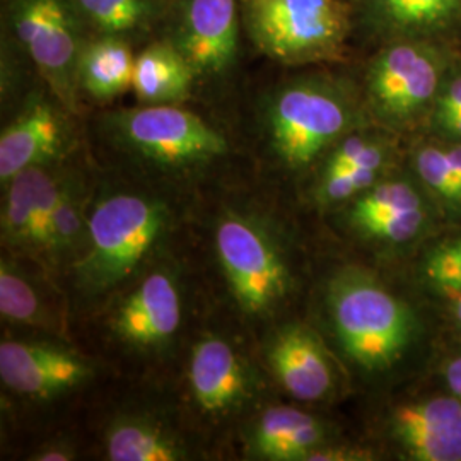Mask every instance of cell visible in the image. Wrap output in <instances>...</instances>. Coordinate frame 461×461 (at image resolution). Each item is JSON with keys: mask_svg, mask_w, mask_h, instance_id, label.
<instances>
[{"mask_svg": "<svg viewBox=\"0 0 461 461\" xmlns=\"http://www.w3.org/2000/svg\"><path fill=\"white\" fill-rule=\"evenodd\" d=\"M327 310L347 357L369 373L393 367L415 337L412 310L361 268L347 267L330 279Z\"/></svg>", "mask_w": 461, "mask_h": 461, "instance_id": "cell-2", "label": "cell"}, {"mask_svg": "<svg viewBox=\"0 0 461 461\" xmlns=\"http://www.w3.org/2000/svg\"><path fill=\"white\" fill-rule=\"evenodd\" d=\"M66 178L53 165L33 166L4 185L7 188L2 207L5 247L41 255L50 215Z\"/></svg>", "mask_w": 461, "mask_h": 461, "instance_id": "cell-15", "label": "cell"}, {"mask_svg": "<svg viewBox=\"0 0 461 461\" xmlns=\"http://www.w3.org/2000/svg\"><path fill=\"white\" fill-rule=\"evenodd\" d=\"M413 169L424 188L439 203L461 211V142L415 149Z\"/></svg>", "mask_w": 461, "mask_h": 461, "instance_id": "cell-24", "label": "cell"}, {"mask_svg": "<svg viewBox=\"0 0 461 461\" xmlns=\"http://www.w3.org/2000/svg\"><path fill=\"white\" fill-rule=\"evenodd\" d=\"M9 21L51 95L76 113L84 23L72 0H13Z\"/></svg>", "mask_w": 461, "mask_h": 461, "instance_id": "cell-8", "label": "cell"}, {"mask_svg": "<svg viewBox=\"0 0 461 461\" xmlns=\"http://www.w3.org/2000/svg\"><path fill=\"white\" fill-rule=\"evenodd\" d=\"M118 144L166 169H195L228 154V140L203 118L178 104H142L110 118Z\"/></svg>", "mask_w": 461, "mask_h": 461, "instance_id": "cell-5", "label": "cell"}, {"mask_svg": "<svg viewBox=\"0 0 461 461\" xmlns=\"http://www.w3.org/2000/svg\"><path fill=\"white\" fill-rule=\"evenodd\" d=\"M0 313L17 325H49V314L36 287L7 260L0 265Z\"/></svg>", "mask_w": 461, "mask_h": 461, "instance_id": "cell-26", "label": "cell"}, {"mask_svg": "<svg viewBox=\"0 0 461 461\" xmlns=\"http://www.w3.org/2000/svg\"><path fill=\"white\" fill-rule=\"evenodd\" d=\"M66 106L57 98L33 95L0 135V182L33 166L53 165L72 146L74 131Z\"/></svg>", "mask_w": 461, "mask_h": 461, "instance_id": "cell-11", "label": "cell"}, {"mask_svg": "<svg viewBox=\"0 0 461 461\" xmlns=\"http://www.w3.org/2000/svg\"><path fill=\"white\" fill-rule=\"evenodd\" d=\"M350 202L347 222L363 238L376 243H411L428 224L424 197L412 183L402 178H381Z\"/></svg>", "mask_w": 461, "mask_h": 461, "instance_id": "cell-14", "label": "cell"}, {"mask_svg": "<svg viewBox=\"0 0 461 461\" xmlns=\"http://www.w3.org/2000/svg\"><path fill=\"white\" fill-rule=\"evenodd\" d=\"M422 274L430 285L449 294L461 291V240H453L429 251Z\"/></svg>", "mask_w": 461, "mask_h": 461, "instance_id": "cell-28", "label": "cell"}, {"mask_svg": "<svg viewBox=\"0 0 461 461\" xmlns=\"http://www.w3.org/2000/svg\"><path fill=\"white\" fill-rule=\"evenodd\" d=\"M106 458L112 461H180L190 456L182 438L148 417H122L104 436Z\"/></svg>", "mask_w": 461, "mask_h": 461, "instance_id": "cell-21", "label": "cell"}, {"mask_svg": "<svg viewBox=\"0 0 461 461\" xmlns=\"http://www.w3.org/2000/svg\"><path fill=\"white\" fill-rule=\"evenodd\" d=\"M238 0H180L169 43L180 50L198 77L230 70L238 55Z\"/></svg>", "mask_w": 461, "mask_h": 461, "instance_id": "cell-10", "label": "cell"}, {"mask_svg": "<svg viewBox=\"0 0 461 461\" xmlns=\"http://www.w3.org/2000/svg\"><path fill=\"white\" fill-rule=\"evenodd\" d=\"M86 205L83 180L76 175H67L50 215L47 238L41 249V255L49 258L50 264L76 260V253L79 255L83 249L89 215Z\"/></svg>", "mask_w": 461, "mask_h": 461, "instance_id": "cell-23", "label": "cell"}, {"mask_svg": "<svg viewBox=\"0 0 461 461\" xmlns=\"http://www.w3.org/2000/svg\"><path fill=\"white\" fill-rule=\"evenodd\" d=\"M182 318L178 282L171 272L156 270L123 297L110 325L122 344L139 352H156L175 339Z\"/></svg>", "mask_w": 461, "mask_h": 461, "instance_id": "cell-12", "label": "cell"}, {"mask_svg": "<svg viewBox=\"0 0 461 461\" xmlns=\"http://www.w3.org/2000/svg\"><path fill=\"white\" fill-rule=\"evenodd\" d=\"M329 443L325 422L287 405L268 407L247 432L248 453L268 461H306L318 446Z\"/></svg>", "mask_w": 461, "mask_h": 461, "instance_id": "cell-18", "label": "cell"}, {"mask_svg": "<svg viewBox=\"0 0 461 461\" xmlns=\"http://www.w3.org/2000/svg\"><path fill=\"white\" fill-rule=\"evenodd\" d=\"M274 378L296 400L320 402L335 388V369L329 352L313 330L304 325L280 329L267 348Z\"/></svg>", "mask_w": 461, "mask_h": 461, "instance_id": "cell-17", "label": "cell"}, {"mask_svg": "<svg viewBox=\"0 0 461 461\" xmlns=\"http://www.w3.org/2000/svg\"><path fill=\"white\" fill-rule=\"evenodd\" d=\"M429 122L447 142H461V68L446 72L429 110Z\"/></svg>", "mask_w": 461, "mask_h": 461, "instance_id": "cell-27", "label": "cell"}, {"mask_svg": "<svg viewBox=\"0 0 461 461\" xmlns=\"http://www.w3.org/2000/svg\"><path fill=\"white\" fill-rule=\"evenodd\" d=\"M169 219L165 202L146 194L116 192L99 198L74 260L77 289L84 296H103L129 279L163 240Z\"/></svg>", "mask_w": 461, "mask_h": 461, "instance_id": "cell-1", "label": "cell"}, {"mask_svg": "<svg viewBox=\"0 0 461 461\" xmlns=\"http://www.w3.org/2000/svg\"><path fill=\"white\" fill-rule=\"evenodd\" d=\"M443 376H445L446 386H447L449 393L461 400V354L455 356L451 361H447Z\"/></svg>", "mask_w": 461, "mask_h": 461, "instance_id": "cell-31", "label": "cell"}, {"mask_svg": "<svg viewBox=\"0 0 461 461\" xmlns=\"http://www.w3.org/2000/svg\"><path fill=\"white\" fill-rule=\"evenodd\" d=\"M135 55L118 36L84 41L77 62L79 89L98 101H110L132 87Z\"/></svg>", "mask_w": 461, "mask_h": 461, "instance_id": "cell-20", "label": "cell"}, {"mask_svg": "<svg viewBox=\"0 0 461 461\" xmlns=\"http://www.w3.org/2000/svg\"><path fill=\"white\" fill-rule=\"evenodd\" d=\"M215 251L230 294L248 314L272 313L291 293L279 245L255 219L224 215L215 230Z\"/></svg>", "mask_w": 461, "mask_h": 461, "instance_id": "cell-6", "label": "cell"}, {"mask_svg": "<svg viewBox=\"0 0 461 461\" xmlns=\"http://www.w3.org/2000/svg\"><path fill=\"white\" fill-rule=\"evenodd\" d=\"M76 458V453L66 443H50L33 455L36 461H68Z\"/></svg>", "mask_w": 461, "mask_h": 461, "instance_id": "cell-30", "label": "cell"}, {"mask_svg": "<svg viewBox=\"0 0 461 461\" xmlns=\"http://www.w3.org/2000/svg\"><path fill=\"white\" fill-rule=\"evenodd\" d=\"M379 24L400 40H430L461 23V0H367Z\"/></svg>", "mask_w": 461, "mask_h": 461, "instance_id": "cell-22", "label": "cell"}, {"mask_svg": "<svg viewBox=\"0 0 461 461\" xmlns=\"http://www.w3.org/2000/svg\"><path fill=\"white\" fill-rule=\"evenodd\" d=\"M455 306H453V312H455V318L458 320V323L461 325V291L458 294H455Z\"/></svg>", "mask_w": 461, "mask_h": 461, "instance_id": "cell-32", "label": "cell"}, {"mask_svg": "<svg viewBox=\"0 0 461 461\" xmlns=\"http://www.w3.org/2000/svg\"><path fill=\"white\" fill-rule=\"evenodd\" d=\"M188 383L198 407L212 417L240 412L255 395V379L241 354L221 337H203L192 348Z\"/></svg>", "mask_w": 461, "mask_h": 461, "instance_id": "cell-13", "label": "cell"}, {"mask_svg": "<svg viewBox=\"0 0 461 461\" xmlns=\"http://www.w3.org/2000/svg\"><path fill=\"white\" fill-rule=\"evenodd\" d=\"M361 108L342 84L299 77L276 91L267 106L265 132L274 158L289 171H304L354 131Z\"/></svg>", "mask_w": 461, "mask_h": 461, "instance_id": "cell-3", "label": "cell"}, {"mask_svg": "<svg viewBox=\"0 0 461 461\" xmlns=\"http://www.w3.org/2000/svg\"><path fill=\"white\" fill-rule=\"evenodd\" d=\"M76 11L98 36H132L158 14L154 0H72Z\"/></svg>", "mask_w": 461, "mask_h": 461, "instance_id": "cell-25", "label": "cell"}, {"mask_svg": "<svg viewBox=\"0 0 461 461\" xmlns=\"http://www.w3.org/2000/svg\"><path fill=\"white\" fill-rule=\"evenodd\" d=\"M95 366L70 347L43 340H4L0 344V378L16 395L51 400L84 386Z\"/></svg>", "mask_w": 461, "mask_h": 461, "instance_id": "cell-9", "label": "cell"}, {"mask_svg": "<svg viewBox=\"0 0 461 461\" xmlns=\"http://www.w3.org/2000/svg\"><path fill=\"white\" fill-rule=\"evenodd\" d=\"M249 40L280 64L337 59L350 32L342 0H240Z\"/></svg>", "mask_w": 461, "mask_h": 461, "instance_id": "cell-4", "label": "cell"}, {"mask_svg": "<svg viewBox=\"0 0 461 461\" xmlns=\"http://www.w3.org/2000/svg\"><path fill=\"white\" fill-rule=\"evenodd\" d=\"M373 453L354 446H333L330 443L318 446L306 461H363L371 460Z\"/></svg>", "mask_w": 461, "mask_h": 461, "instance_id": "cell-29", "label": "cell"}, {"mask_svg": "<svg viewBox=\"0 0 461 461\" xmlns=\"http://www.w3.org/2000/svg\"><path fill=\"white\" fill-rule=\"evenodd\" d=\"M429 40H398L379 51L366 76L367 103L390 127L405 129L429 110L445 79V53Z\"/></svg>", "mask_w": 461, "mask_h": 461, "instance_id": "cell-7", "label": "cell"}, {"mask_svg": "<svg viewBox=\"0 0 461 461\" xmlns=\"http://www.w3.org/2000/svg\"><path fill=\"white\" fill-rule=\"evenodd\" d=\"M390 434L415 461H461V400L430 396L396 407Z\"/></svg>", "mask_w": 461, "mask_h": 461, "instance_id": "cell-16", "label": "cell"}, {"mask_svg": "<svg viewBox=\"0 0 461 461\" xmlns=\"http://www.w3.org/2000/svg\"><path fill=\"white\" fill-rule=\"evenodd\" d=\"M195 81L194 68L169 41L152 43L135 57L132 89L142 104H178Z\"/></svg>", "mask_w": 461, "mask_h": 461, "instance_id": "cell-19", "label": "cell"}]
</instances>
